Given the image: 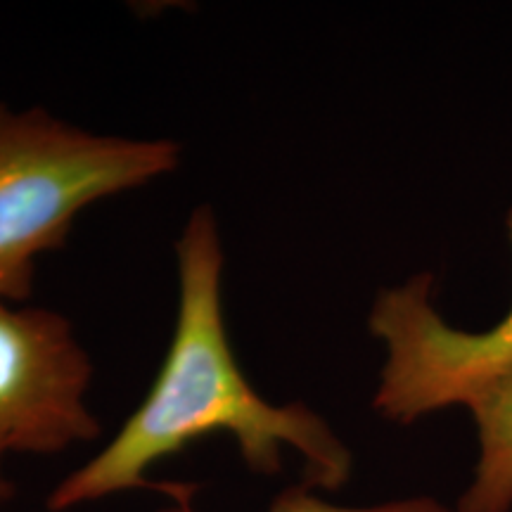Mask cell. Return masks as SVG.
<instances>
[{"mask_svg":"<svg viewBox=\"0 0 512 512\" xmlns=\"http://www.w3.org/2000/svg\"><path fill=\"white\" fill-rule=\"evenodd\" d=\"M159 494L166 496V505L159 508V512H195L192 508V498L197 494L195 484H178V482H164L155 484ZM268 512H458L448 505L434 501V498H406V501L370 505V508H344V505H335L323 501V498L313 494L311 486H287L275 496V501Z\"/></svg>","mask_w":512,"mask_h":512,"instance_id":"8992f818","label":"cell"},{"mask_svg":"<svg viewBox=\"0 0 512 512\" xmlns=\"http://www.w3.org/2000/svg\"><path fill=\"white\" fill-rule=\"evenodd\" d=\"M93 366L57 311L15 309L0 299V448L60 453L100 437L86 403Z\"/></svg>","mask_w":512,"mask_h":512,"instance_id":"277c9868","label":"cell"},{"mask_svg":"<svg viewBox=\"0 0 512 512\" xmlns=\"http://www.w3.org/2000/svg\"><path fill=\"white\" fill-rule=\"evenodd\" d=\"M178 164L174 140L95 136L41 107L0 105V299H29L36 261L64 247L83 209Z\"/></svg>","mask_w":512,"mask_h":512,"instance_id":"7a4b0ae2","label":"cell"},{"mask_svg":"<svg viewBox=\"0 0 512 512\" xmlns=\"http://www.w3.org/2000/svg\"><path fill=\"white\" fill-rule=\"evenodd\" d=\"M512 240V209L508 214ZM430 273L377 294L368 325L387 347L373 399L375 411L411 425L448 406L470 408L494 384L512 375V309L484 332L444 323L432 306Z\"/></svg>","mask_w":512,"mask_h":512,"instance_id":"3957f363","label":"cell"},{"mask_svg":"<svg viewBox=\"0 0 512 512\" xmlns=\"http://www.w3.org/2000/svg\"><path fill=\"white\" fill-rule=\"evenodd\" d=\"M178 316L169 351L143 403L98 456L57 484L50 512L143 489L145 472L195 439L228 432L256 475L283 470V448L302 453L306 486L339 489L349 448L304 403H268L235 361L223 318V245L214 211L197 207L176 242Z\"/></svg>","mask_w":512,"mask_h":512,"instance_id":"6da1fadb","label":"cell"},{"mask_svg":"<svg viewBox=\"0 0 512 512\" xmlns=\"http://www.w3.org/2000/svg\"><path fill=\"white\" fill-rule=\"evenodd\" d=\"M3 458H5V451L0 448V503H5L8 498L15 496V486H12L10 479L3 475Z\"/></svg>","mask_w":512,"mask_h":512,"instance_id":"52a82bcc","label":"cell"},{"mask_svg":"<svg viewBox=\"0 0 512 512\" xmlns=\"http://www.w3.org/2000/svg\"><path fill=\"white\" fill-rule=\"evenodd\" d=\"M479 458L458 512H512V375L470 406Z\"/></svg>","mask_w":512,"mask_h":512,"instance_id":"5b68a950","label":"cell"}]
</instances>
